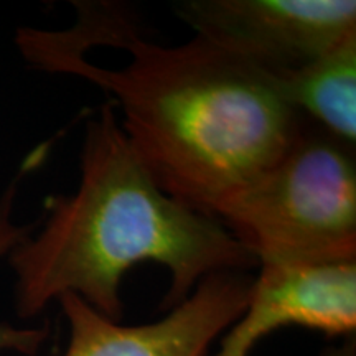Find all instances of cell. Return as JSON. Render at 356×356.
Returning <instances> with one entry per match:
<instances>
[{"mask_svg": "<svg viewBox=\"0 0 356 356\" xmlns=\"http://www.w3.org/2000/svg\"><path fill=\"white\" fill-rule=\"evenodd\" d=\"M286 327L355 335L356 261L259 266L248 304L221 335L216 356H249L262 338Z\"/></svg>", "mask_w": 356, "mask_h": 356, "instance_id": "8992f818", "label": "cell"}, {"mask_svg": "<svg viewBox=\"0 0 356 356\" xmlns=\"http://www.w3.org/2000/svg\"><path fill=\"white\" fill-rule=\"evenodd\" d=\"M269 78L305 121L356 144V35L300 68Z\"/></svg>", "mask_w": 356, "mask_h": 356, "instance_id": "52a82bcc", "label": "cell"}, {"mask_svg": "<svg viewBox=\"0 0 356 356\" xmlns=\"http://www.w3.org/2000/svg\"><path fill=\"white\" fill-rule=\"evenodd\" d=\"M108 47L131 61L109 70L86 55L19 47L30 65L73 74L108 92L129 144L157 185L203 215L256 180L291 147L305 119L264 71L195 35L149 42L129 17Z\"/></svg>", "mask_w": 356, "mask_h": 356, "instance_id": "6da1fadb", "label": "cell"}, {"mask_svg": "<svg viewBox=\"0 0 356 356\" xmlns=\"http://www.w3.org/2000/svg\"><path fill=\"white\" fill-rule=\"evenodd\" d=\"M175 10L195 35L269 76L300 68L356 35L353 0H186Z\"/></svg>", "mask_w": 356, "mask_h": 356, "instance_id": "277c9868", "label": "cell"}, {"mask_svg": "<svg viewBox=\"0 0 356 356\" xmlns=\"http://www.w3.org/2000/svg\"><path fill=\"white\" fill-rule=\"evenodd\" d=\"M47 208L42 229L7 256L22 318L37 317L51 302L73 293L121 322L122 279L142 262L170 273L167 310L208 275L257 267L220 221L160 188L129 144L113 101L84 127L78 188L51 198Z\"/></svg>", "mask_w": 356, "mask_h": 356, "instance_id": "7a4b0ae2", "label": "cell"}, {"mask_svg": "<svg viewBox=\"0 0 356 356\" xmlns=\"http://www.w3.org/2000/svg\"><path fill=\"white\" fill-rule=\"evenodd\" d=\"M322 356H356V337H345L341 343L325 348Z\"/></svg>", "mask_w": 356, "mask_h": 356, "instance_id": "9c48e42d", "label": "cell"}, {"mask_svg": "<svg viewBox=\"0 0 356 356\" xmlns=\"http://www.w3.org/2000/svg\"><path fill=\"white\" fill-rule=\"evenodd\" d=\"M213 218L257 267L356 261L355 145L305 121L286 152Z\"/></svg>", "mask_w": 356, "mask_h": 356, "instance_id": "3957f363", "label": "cell"}, {"mask_svg": "<svg viewBox=\"0 0 356 356\" xmlns=\"http://www.w3.org/2000/svg\"><path fill=\"white\" fill-rule=\"evenodd\" d=\"M44 154V149L37 150L22 163L20 170L12 178L10 184L6 186L0 195V259L7 257L24 239L32 233V226H20L13 221V207L19 195V186L22 178L26 172L32 170L33 165L40 162V157ZM50 337L48 327H15L12 323L0 322V355L2 353H20L33 356L44 345Z\"/></svg>", "mask_w": 356, "mask_h": 356, "instance_id": "ba28073f", "label": "cell"}, {"mask_svg": "<svg viewBox=\"0 0 356 356\" xmlns=\"http://www.w3.org/2000/svg\"><path fill=\"white\" fill-rule=\"evenodd\" d=\"M252 280L246 270L211 274L167 315L140 325L115 322L65 293L56 300L68 323L61 356H207L241 315Z\"/></svg>", "mask_w": 356, "mask_h": 356, "instance_id": "5b68a950", "label": "cell"}]
</instances>
